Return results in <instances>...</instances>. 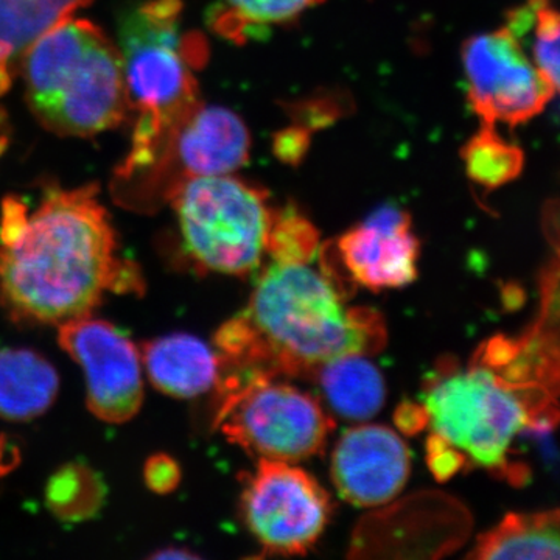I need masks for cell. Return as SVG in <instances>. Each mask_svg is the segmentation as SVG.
I'll list each match as a JSON object with an SVG mask.
<instances>
[{"label": "cell", "mask_w": 560, "mask_h": 560, "mask_svg": "<svg viewBox=\"0 0 560 560\" xmlns=\"http://www.w3.org/2000/svg\"><path fill=\"white\" fill-rule=\"evenodd\" d=\"M95 186L50 189L20 234L0 245V302L14 319L61 324L91 316L106 291L138 293L142 276L116 256Z\"/></svg>", "instance_id": "6da1fadb"}, {"label": "cell", "mask_w": 560, "mask_h": 560, "mask_svg": "<svg viewBox=\"0 0 560 560\" xmlns=\"http://www.w3.org/2000/svg\"><path fill=\"white\" fill-rule=\"evenodd\" d=\"M377 313L346 308L329 278L311 261L271 260L248 307L217 331L221 363L250 377L315 374L327 361L368 355L382 348Z\"/></svg>", "instance_id": "7a4b0ae2"}, {"label": "cell", "mask_w": 560, "mask_h": 560, "mask_svg": "<svg viewBox=\"0 0 560 560\" xmlns=\"http://www.w3.org/2000/svg\"><path fill=\"white\" fill-rule=\"evenodd\" d=\"M25 97L58 136L91 138L127 117L120 50L90 21H61L24 51Z\"/></svg>", "instance_id": "3957f363"}, {"label": "cell", "mask_w": 560, "mask_h": 560, "mask_svg": "<svg viewBox=\"0 0 560 560\" xmlns=\"http://www.w3.org/2000/svg\"><path fill=\"white\" fill-rule=\"evenodd\" d=\"M547 407L548 389L541 383L518 381L485 363L438 382L423 411L433 440L477 466L501 469L512 442Z\"/></svg>", "instance_id": "277c9868"}, {"label": "cell", "mask_w": 560, "mask_h": 560, "mask_svg": "<svg viewBox=\"0 0 560 560\" xmlns=\"http://www.w3.org/2000/svg\"><path fill=\"white\" fill-rule=\"evenodd\" d=\"M184 249L200 271L245 276L267 256V191L231 175L191 176L168 194Z\"/></svg>", "instance_id": "5b68a950"}, {"label": "cell", "mask_w": 560, "mask_h": 560, "mask_svg": "<svg viewBox=\"0 0 560 560\" xmlns=\"http://www.w3.org/2000/svg\"><path fill=\"white\" fill-rule=\"evenodd\" d=\"M221 393L217 425L232 444L259 459L311 458L323 451L334 429L315 397L275 377L246 378Z\"/></svg>", "instance_id": "8992f818"}, {"label": "cell", "mask_w": 560, "mask_h": 560, "mask_svg": "<svg viewBox=\"0 0 560 560\" xmlns=\"http://www.w3.org/2000/svg\"><path fill=\"white\" fill-rule=\"evenodd\" d=\"M120 57L128 105L139 113L135 135L165 138L200 105L176 21L154 20L136 11L121 28Z\"/></svg>", "instance_id": "52a82bcc"}, {"label": "cell", "mask_w": 560, "mask_h": 560, "mask_svg": "<svg viewBox=\"0 0 560 560\" xmlns=\"http://www.w3.org/2000/svg\"><path fill=\"white\" fill-rule=\"evenodd\" d=\"M249 150V131L237 114L200 103L173 128L151 167L114 186L117 200L128 208L150 209L167 201L183 179L237 172L248 162Z\"/></svg>", "instance_id": "ba28073f"}, {"label": "cell", "mask_w": 560, "mask_h": 560, "mask_svg": "<svg viewBox=\"0 0 560 560\" xmlns=\"http://www.w3.org/2000/svg\"><path fill=\"white\" fill-rule=\"evenodd\" d=\"M253 536L272 555H304L329 522V493L300 467L259 459L242 499Z\"/></svg>", "instance_id": "9c48e42d"}, {"label": "cell", "mask_w": 560, "mask_h": 560, "mask_svg": "<svg viewBox=\"0 0 560 560\" xmlns=\"http://www.w3.org/2000/svg\"><path fill=\"white\" fill-rule=\"evenodd\" d=\"M463 65L471 108L486 125L525 124L556 95L523 50L521 39L506 27L467 39Z\"/></svg>", "instance_id": "30bf717a"}, {"label": "cell", "mask_w": 560, "mask_h": 560, "mask_svg": "<svg viewBox=\"0 0 560 560\" xmlns=\"http://www.w3.org/2000/svg\"><path fill=\"white\" fill-rule=\"evenodd\" d=\"M61 348L80 364L92 415L109 423L135 418L143 400L139 350L120 330L91 316L61 324Z\"/></svg>", "instance_id": "8fae6325"}, {"label": "cell", "mask_w": 560, "mask_h": 560, "mask_svg": "<svg viewBox=\"0 0 560 560\" xmlns=\"http://www.w3.org/2000/svg\"><path fill=\"white\" fill-rule=\"evenodd\" d=\"M407 444L382 425H360L346 431L331 456V478L342 499L355 506L388 503L410 478Z\"/></svg>", "instance_id": "7c38bea8"}, {"label": "cell", "mask_w": 560, "mask_h": 560, "mask_svg": "<svg viewBox=\"0 0 560 560\" xmlns=\"http://www.w3.org/2000/svg\"><path fill=\"white\" fill-rule=\"evenodd\" d=\"M338 253L357 282L371 290L399 289L418 276L419 241L411 219L383 206L338 242Z\"/></svg>", "instance_id": "4fadbf2b"}, {"label": "cell", "mask_w": 560, "mask_h": 560, "mask_svg": "<svg viewBox=\"0 0 560 560\" xmlns=\"http://www.w3.org/2000/svg\"><path fill=\"white\" fill-rule=\"evenodd\" d=\"M140 360L154 388L178 399L200 396L220 382V357L191 335L145 342Z\"/></svg>", "instance_id": "5bb4252c"}, {"label": "cell", "mask_w": 560, "mask_h": 560, "mask_svg": "<svg viewBox=\"0 0 560 560\" xmlns=\"http://www.w3.org/2000/svg\"><path fill=\"white\" fill-rule=\"evenodd\" d=\"M60 381L54 366L28 349L0 352V418L31 420L49 410Z\"/></svg>", "instance_id": "9a60e30c"}, {"label": "cell", "mask_w": 560, "mask_h": 560, "mask_svg": "<svg viewBox=\"0 0 560 560\" xmlns=\"http://www.w3.org/2000/svg\"><path fill=\"white\" fill-rule=\"evenodd\" d=\"M559 512L508 514L482 534L469 558L474 559H559Z\"/></svg>", "instance_id": "2e32d148"}, {"label": "cell", "mask_w": 560, "mask_h": 560, "mask_svg": "<svg viewBox=\"0 0 560 560\" xmlns=\"http://www.w3.org/2000/svg\"><path fill=\"white\" fill-rule=\"evenodd\" d=\"M315 374L324 397L341 418L371 419L385 404V381L364 355L355 353L327 361Z\"/></svg>", "instance_id": "e0dca14e"}, {"label": "cell", "mask_w": 560, "mask_h": 560, "mask_svg": "<svg viewBox=\"0 0 560 560\" xmlns=\"http://www.w3.org/2000/svg\"><path fill=\"white\" fill-rule=\"evenodd\" d=\"M91 0H0V40L24 51Z\"/></svg>", "instance_id": "ac0fdd59"}, {"label": "cell", "mask_w": 560, "mask_h": 560, "mask_svg": "<svg viewBox=\"0 0 560 560\" xmlns=\"http://www.w3.org/2000/svg\"><path fill=\"white\" fill-rule=\"evenodd\" d=\"M460 158L467 176L486 189H497L518 178L525 165L523 150L501 139L493 125L486 124L463 147Z\"/></svg>", "instance_id": "d6986e66"}, {"label": "cell", "mask_w": 560, "mask_h": 560, "mask_svg": "<svg viewBox=\"0 0 560 560\" xmlns=\"http://www.w3.org/2000/svg\"><path fill=\"white\" fill-rule=\"evenodd\" d=\"M46 499L50 511L61 521H86L101 510L105 499V486L90 467L77 463L68 464L51 475Z\"/></svg>", "instance_id": "ffe728a7"}, {"label": "cell", "mask_w": 560, "mask_h": 560, "mask_svg": "<svg viewBox=\"0 0 560 560\" xmlns=\"http://www.w3.org/2000/svg\"><path fill=\"white\" fill-rule=\"evenodd\" d=\"M230 11L213 21V27L228 38H242L245 25H268L289 22L302 11L324 0H226Z\"/></svg>", "instance_id": "44dd1931"}, {"label": "cell", "mask_w": 560, "mask_h": 560, "mask_svg": "<svg viewBox=\"0 0 560 560\" xmlns=\"http://www.w3.org/2000/svg\"><path fill=\"white\" fill-rule=\"evenodd\" d=\"M318 231L298 210H272L267 254L271 260L312 261L318 248Z\"/></svg>", "instance_id": "7402d4cb"}, {"label": "cell", "mask_w": 560, "mask_h": 560, "mask_svg": "<svg viewBox=\"0 0 560 560\" xmlns=\"http://www.w3.org/2000/svg\"><path fill=\"white\" fill-rule=\"evenodd\" d=\"M534 33V66L552 90L558 92L560 21L558 10L552 9L548 0H544L537 9Z\"/></svg>", "instance_id": "603a6c76"}, {"label": "cell", "mask_w": 560, "mask_h": 560, "mask_svg": "<svg viewBox=\"0 0 560 560\" xmlns=\"http://www.w3.org/2000/svg\"><path fill=\"white\" fill-rule=\"evenodd\" d=\"M312 145V131L301 125L283 128L272 138V153L282 164L298 167Z\"/></svg>", "instance_id": "cb8c5ba5"}, {"label": "cell", "mask_w": 560, "mask_h": 560, "mask_svg": "<svg viewBox=\"0 0 560 560\" xmlns=\"http://www.w3.org/2000/svg\"><path fill=\"white\" fill-rule=\"evenodd\" d=\"M289 108L294 124L311 131L329 127L341 113L340 106L334 98H316V101L294 103Z\"/></svg>", "instance_id": "d4e9b609"}, {"label": "cell", "mask_w": 560, "mask_h": 560, "mask_svg": "<svg viewBox=\"0 0 560 560\" xmlns=\"http://www.w3.org/2000/svg\"><path fill=\"white\" fill-rule=\"evenodd\" d=\"M143 477H145L147 486L153 492L164 495V493H171L178 488L180 469L178 463L172 456L158 453V455L151 456L147 460Z\"/></svg>", "instance_id": "484cf974"}, {"label": "cell", "mask_w": 560, "mask_h": 560, "mask_svg": "<svg viewBox=\"0 0 560 560\" xmlns=\"http://www.w3.org/2000/svg\"><path fill=\"white\" fill-rule=\"evenodd\" d=\"M18 459H20L18 458V452L14 448L7 447L5 438H0V475L13 469Z\"/></svg>", "instance_id": "4316f807"}, {"label": "cell", "mask_w": 560, "mask_h": 560, "mask_svg": "<svg viewBox=\"0 0 560 560\" xmlns=\"http://www.w3.org/2000/svg\"><path fill=\"white\" fill-rule=\"evenodd\" d=\"M11 81H13V77H11L10 69L7 68V62H0V97L10 90Z\"/></svg>", "instance_id": "83f0119b"}, {"label": "cell", "mask_w": 560, "mask_h": 560, "mask_svg": "<svg viewBox=\"0 0 560 560\" xmlns=\"http://www.w3.org/2000/svg\"><path fill=\"white\" fill-rule=\"evenodd\" d=\"M154 558L158 559H165V558H194V556L189 555V552L183 551H168V552H160V555L154 556Z\"/></svg>", "instance_id": "f1b7e54d"}, {"label": "cell", "mask_w": 560, "mask_h": 560, "mask_svg": "<svg viewBox=\"0 0 560 560\" xmlns=\"http://www.w3.org/2000/svg\"><path fill=\"white\" fill-rule=\"evenodd\" d=\"M7 149V139L0 138V156H2L3 151Z\"/></svg>", "instance_id": "f546056e"}]
</instances>
